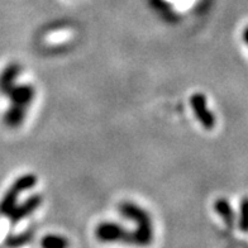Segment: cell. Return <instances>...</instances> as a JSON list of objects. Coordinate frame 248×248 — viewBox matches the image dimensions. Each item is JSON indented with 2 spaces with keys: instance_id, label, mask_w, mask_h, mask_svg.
<instances>
[{
  "instance_id": "cell-1",
  "label": "cell",
  "mask_w": 248,
  "mask_h": 248,
  "mask_svg": "<svg viewBox=\"0 0 248 248\" xmlns=\"http://www.w3.org/2000/svg\"><path fill=\"white\" fill-rule=\"evenodd\" d=\"M119 212L137 224V229L133 232V243L140 246L150 245L154 237V227L147 212L131 202H122L119 205Z\"/></svg>"
},
{
  "instance_id": "cell-2",
  "label": "cell",
  "mask_w": 248,
  "mask_h": 248,
  "mask_svg": "<svg viewBox=\"0 0 248 248\" xmlns=\"http://www.w3.org/2000/svg\"><path fill=\"white\" fill-rule=\"evenodd\" d=\"M37 183H38V179L33 173H26V175L18 177L12 184L7 193L4 194L3 199L0 200V216L7 217L10 210L16 205L20 194L32 189Z\"/></svg>"
},
{
  "instance_id": "cell-3",
  "label": "cell",
  "mask_w": 248,
  "mask_h": 248,
  "mask_svg": "<svg viewBox=\"0 0 248 248\" xmlns=\"http://www.w3.org/2000/svg\"><path fill=\"white\" fill-rule=\"evenodd\" d=\"M95 237L101 242L124 241L133 243V232H127L121 224L114 222H103L95 229Z\"/></svg>"
},
{
  "instance_id": "cell-4",
  "label": "cell",
  "mask_w": 248,
  "mask_h": 248,
  "mask_svg": "<svg viewBox=\"0 0 248 248\" xmlns=\"http://www.w3.org/2000/svg\"><path fill=\"white\" fill-rule=\"evenodd\" d=\"M190 104H191L196 119L200 122L202 127L208 131L213 129L216 125V117L213 114V111L208 108L205 95L202 93H195L190 98Z\"/></svg>"
},
{
  "instance_id": "cell-5",
  "label": "cell",
  "mask_w": 248,
  "mask_h": 248,
  "mask_svg": "<svg viewBox=\"0 0 248 248\" xmlns=\"http://www.w3.org/2000/svg\"><path fill=\"white\" fill-rule=\"evenodd\" d=\"M42 202V195L41 194H34V195H31L30 198H27V200H24L22 204L16 202V205L10 210L9 214L7 216L9 218L10 224H18L22 219L33 214L41 206Z\"/></svg>"
},
{
  "instance_id": "cell-6",
  "label": "cell",
  "mask_w": 248,
  "mask_h": 248,
  "mask_svg": "<svg viewBox=\"0 0 248 248\" xmlns=\"http://www.w3.org/2000/svg\"><path fill=\"white\" fill-rule=\"evenodd\" d=\"M34 88L30 84H22L16 85L14 84L12 88H9L4 95H7L10 99V107H18V108L28 109L30 104L34 98Z\"/></svg>"
},
{
  "instance_id": "cell-7",
  "label": "cell",
  "mask_w": 248,
  "mask_h": 248,
  "mask_svg": "<svg viewBox=\"0 0 248 248\" xmlns=\"http://www.w3.org/2000/svg\"><path fill=\"white\" fill-rule=\"evenodd\" d=\"M22 72V66L19 63H9L5 69L0 74V93L3 94L5 93L9 88L16 84V80Z\"/></svg>"
},
{
  "instance_id": "cell-8",
  "label": "cell",
  "mask_w": 248,
  "mask_h": 248,
  "mask_svg": "<svg viewBox=\"0 0 248 248\" xmlns=\"http://www.w3.org/2000/svg\"><path fill=\"white\" fill-rule=\"evenodd\" d=\"M214 209H216V212L218 213L219 216L222 217L225 225L228 228H233V225L235 223V214L228 200L223 199V198L222 199H218L214 202Z\"/></svg>"
},
{
  "instance_id": "cell-9",
  "label": "cell",
  "mask_w": 248,
  "mask_h": 248,
  "mask_svg": "<svg viewBox=\"0 0 248 248\" xmlns=\"http://www.w3.org/2000/svg\"><path fill=\"white\" fill-rule=\"evenodd\" d=\"M27 109L18 108V107H9L5 113H4L3 122L8 128H18L23 123L26 118Z\"/></svg>"
},
{
  "instance_id": "cell-10",
  "label": "cell",
  "mask_w": 248,
  "mask_h": 248,
  "mask_svg": "<svg viewBox=\"0 0 248 248\" xmlns=\"http://www.w3.org/2000/svg\"><path fill=\"white\" fill-rule=\"evenodd\" d=\"M33 238V231L23 232L20 234H9L5 238V246L8 247H20L30 243Z\"/></svg>"
},
{
  "instance_id": "cell-11",
  "label": "cell",
  "mask_w": 248,
  "mask_h": 248,
  "mask_svg": "<svg viewBox=\"0 0 248 248\" xmlns=\"http://www.w3.org/2000/svg\"><path fill=\"white\" fill-rule=\"evenodd\" d=\"M41 245L45 248H63L69 245V241L63 238L62 235L48 234L46 237H43Z\"/></svg>"
},
{
  "instance_id": "cell-12",
  "label": "cell",
  "mask_w": 248,
  "mask_h": 248,
  "mask_svg": "<svg viewBox=\"0 0 248 248\" xmlns=\"http://www.w3.org/2000/svg\"><path fill=\"white\" fill-rule=\"evenodd\" d=\"M238 228L243 233H248V198L242 200L239 205Z\"/></svg>"
},
{
  "instance_id": "cell-13",
  "label": "cell",
  "mask_w": 248,
  "mask_h": 248,
  "mask_svg": "<svg viewBox=\"0 0 248 248\" xmlns=\"http://www.w3.org/2000/svg\"><path fill=\"white\" fill-rule=\"evenodd\" d=\"M243 39H245V42L248 45V27L245 30V32H243Z\"/></svg>"
}]
</instances>
